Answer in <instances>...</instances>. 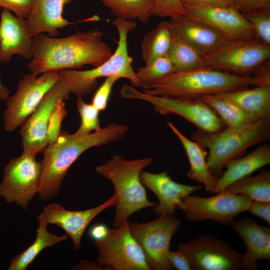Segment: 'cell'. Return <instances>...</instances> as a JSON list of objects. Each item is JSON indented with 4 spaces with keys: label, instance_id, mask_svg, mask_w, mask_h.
<instances>
[{
    "label": "cell",
    "instance_id": "19",
    "mask_svg": "<svg viewBox=\"0 0 270 270\" xmlns=\"http://www.w3.org/2000/svg\"><path fill=\"white\" fill-rule=\"evenodd\" d=\"M140 179L142 184L152 190L158 202L154 212L158 214L174 216L182 200L202 188V186H189L172 180L166 171L154 174L142 170Z\"/></svg>",
    "mask_w": 270,
    "mask_h": 270
},
{
    "label": "cell",
    "instance_id": "26",
    "mask_svg": "<svg viewBox=\"0 0 270 270\" xmlns=\"http://www.w3.org/2000/svg\"><path fill=\"white\" fill-rule=\"evenodd\" d=\"M38 226L34 242L25 250L16 256L12 260L8 270H26L38 255L45 248H50L68 238L65 234L58 236L49 232L48 224L42 220H37Z\"/></svg>",
    "mask_w": 270,
    "mask_h": 270
},
{
    "label": "cell",
    "instance_id": "22",
    "mask_svg": "<svg viewBox=\"0 0 270 270\" xmlns=\"http://www.w3.org/2000/svg\"><path fill=\"white\" fill-rule=\"evenodd\" d=\"M72 0H32L30 13L26 20L30 36L47 33L56 37L58 30L72 24L62 16L65 4Z\"/></svg>",
    "mask_w": 270,
    "mask_h": 270
},
{
    "label": "cell",
    "instance_id": "23",
    "mask_svg": "<svg viewBox=\"0 0 270 270\" xmlns=\"http://www.w3.org/2000/svg\"><path fill=\"white\" fill-rule=\"evenodd\" d=\"M270 163V146L262 144L240 158L228 162L226 170L216 179V186L212 194L224 190L230 184L251 174L260 168Z\"/></svg>",
    "mask_w": 270,
    "mask_h": 270
},
{
    "label": "cell",
    "instance_id": "39",
    "mask_svg": "<svg viewBox=\"0 0 270 270\" xmlns=\"http://www.w3.org/2000/svg\"><path fill=\"white\" fill-rule=\"evenodd\" d=\"M166 256L172 268L178 270H192L189 260L180 250H178L173 252L169 250Z\"/></svg>",
    "mask_w": 270,
    "mask_h": 270
},
{
    "label": "cell",
    "instance_id": "8",
    "mask_svg": "<svg viewBox=\"0 0 270 270\" xmlns=\"http://www.w3.org/2000/svg\"><path fill=\"white\" fill-rule=\"evenodd\" d=\"M207 67L240 76H253L270 60V46L254 40H228L204 55Z\"/></svg>",
    "mask_w": 270,
    "mask_h": 270
},
{
    "label": "cell",
    "instance_id": "40",
    "mask_svg": "<svg viewBox=\"0 0 270 270\" xmlns=\"http://www.w3.org/2000/svg\"><path fill=\"white\" fill-rule=\"evenodd\" d=\"M236 7L244 14L253 10L270 8V0H236Z\"/></svg>",
    "mask_w": 270,
    "mask_h": 270
},
{
    "label": "cell",
    "instance_id": "28",
    "mask_svg": "<svg viewBox=\"0 0 270 270\" xmlns=\"http://www.w3.org/2000/svg\"><path fill=\"white\" fill-rule=\"evenodd\" d=\"M234 194H244L254 201L270 202V172L262 170L256 176L238 180L224 190Z\"/></svg>",
    "mask_w": 270,
    "mask_h": 270
},
{
    "label": "cell",
    "instance_id": "10",
    "mask_svg": "<svg viewBox=\"0 0 270 270\" xmlns=\"http://www.w3.org/2000/svg\"><path fill=\"white\" fill-rule=\"evenodd\" d=\"M128 220L118 228L109 229L104 238L94 242L98 250L100 268L115 270H150L140 246L132 236Z\"/></svg>",
    "mask_w": 270,
    "mask_h": 270
},
{
    "label": "cell",
    "instance_id": "11",
    "mask_svg": "<svg viewBox=\"0 0 270 270\" xmlns=\"http://www.w3.org/2000/svg\"><path fill=\"white\" fill-rule=\"evenodd\" d=\"M60 80L58 72H48L38 76L24 74L17 83L16 92L6 100L2 120L4 130L14 131L38 106L46 93Z\"/></svg>",
    "mask_w": 270,
    "mask_h": 270
},
{
    "label": "cell",
    "instance_id": "2",
    "mask_svg": "<svg viewBox=\"0 0 270 270\" xmlns=\"http://www.w3.org/2000/svg\"><path fill=\"white\" fill-rule=\"evenodd\" d=\"M128 130L124 124L110 123L89 134L78 136L62 130L56 140L44 150L40 190L42 200L56 196L69 168L88 149L122 138Z\"/></svg>",
    "mask_w": 270,
    "mask_h": 270
},
{
    "label": "cell",
    "instance_id": "34",
    "mask_svg": "<svg viewBox=\"0 0 270 270\" xmlns=\"http://www.w3.org/2000/svg\"><path fill=\"white\" fill-rule=\"evenodd\" d=\"M76 106L80 116V124L74 135L83 136L100 130V111L91 103L85 102L82 96H77Z\"/></svg>",
    "mask_w": 270,
    "mask_h": 270
},
{
    "label": "cell",
    "instance_id": "21",
    "mask_svg": "<svg viewBox=\"0 0 270 270\" xmlns=\"http://www.w3.org/2000/svg\"><path fill=\"white\" fill-rule=\"evenodd\" d=\"M169 22L174 36L202 55L230 40L218 31L185 14L170 18Z\"/></svg>",
    "mask_w": 270,
    "mask_h": 270
},
{
    "label": "cell",
    "instance_id": "44",
    "mask_svg": "<svg viewBox=\"0 0 270 270\" xmlns=\"http://www.w3.org/2000/svg\"><path fill=\"white\" fill-rule=\"evenodd\" d=\"M10 96V90L3 84L0 76V100H6Z\"/></svg>",
    "mask_w": 270,
    "mask_h": 270
},
{
    "label": "cell",
    "instance_id": "20",
    "mask_svg": "<svg viewBox=\"0 0 270 270\" xmlns=\"http://www.w3.org/2000/svg\"><path fill=\"white\" fill-rule=\"evenodd\" d=\"M232 224L246 246V252L241 254L240 269L258 270V261L270 259V228L247 216L234 220Z\"/></svg>",
    "mask_w": 270,
    "mask_h": 270
},
{
    "label": "cell",
    "instance_id": "32",
    "mask_svg": "<svg viewBox=\"0 0 270 270\" xmlns=\"http://www.w3.org/2000/svg\"><path fill=\"white\" fill-rule=\"evenodd\" d=\"M174 72L171 62L166 56L145 64L138 68L136 74L141 86L148 90L154 83Z\"/></svg>",
    "mask_w": 270,
    "mask_h": 270
},
{
    "label": "cell",
    "instance_id": "33",
    "mask_svg": "<svg viewBox=\"0 0 270 270\" xmlns=\"http://www.w3.org/2000/svg\"><path fill=\"white\" fill-rule=\"evenodd\" d=\"M243 15L252 28L255 40L270 46V8L251 10Z\"/></svg>",
    "mask_w": 270,
    "mask_h": 270
},
{
    "label": "cell",
    "instance_id": "1",
    "mask_svg": "<svg viewBox=\"0 0 270 270\" xmlns=\"http://www.w3.org/2000/svg\"><path fill=\"white\" fill-rule=\"evenodd\" d=\"M97 30L76 32L66 37H50L44 34L32 36L33 56L28 68L38 76L48 72L98 66L112 54V48L102 40Z\"/></svg>",
    "mask_w": 270,
    "mask_h": 270
},
{
    "label": "cell",
    "instance_id": "9",
    "mask_svg": "<svg viewBox=\"0 0 270 270\" xmlns=\"http://www.w3.org/2000/svg\"><path fill=\"white\" fill-rule=\"evenodd\" d=\"M36 156L22 152L5 166L0 182V197L8 204L26 210L40 190L42 166Z\"/></svg>",
    "mask_w": 270,
    "mask_h": 270
},
{
    "label": "cell",
    "instance_id": "3",
    "mask_svg": "<svg viewBox=\"0 0 270 270\" xmlns=\"http://www.w3.org/2000/svg\"><path fill=\"white\" fill-rule=\"evenodd\" d=\"M270 86V76H240L204 67L172 72L154 83L143 92L152 95L195 99L248 88Z\"/></svg>",
    "mask_w": 270,
    "mask_h": 270
},
{
    "label": "cell",
    "instance_id": "17",
    "mask_svg": "<svg viewBox=\"0 0 270 270\" xmlns=\"http://www.w3.org/2000/svg\"><path fill=\"white\" fill-rule=\"evenodd\" d=\"M116 196H112L104 203L93 208L81 210H69L58 204H49L38 216L37 220H42L48 225L55 224L66 232L72 242L75 250L81 246L83 234L90 223L104 210L114 206Z\"/></svg>",
    "mask_w": 270,
    "mask_h": 270
},
{
    "label": "cell",
    "instance_id": "12",
    "mask_svg": "<svg viewBox=\"0 0 270 270\" xmlns=\"http://www.w3.org/2000/svg\"><path fill=\"white\" fill-rule=\"evenodd\" d=\"M180 224L178 218L168 214H160L146 223L130 222V232L144 252L150 270H172L166 253Z\"/></svg>",
    "mask_w": 270,
    "mask_h": 270
},
{
    "label": "cell",
    "instance_id": "42",
    "mask_svg": "<svg viewBox=\"0 0 270 270\" xmlns=\"http://www.w3.org/2000/svg\"><path fill=\"white\" fill-rule=\"evenodd\" d=\"M184 6H236V0H180Z\"/></svg>",
    "mask_w": 270,
    "mask_h": 270
},
{
    "label": "cell",
    "instance_id": "16",
    "mask_svg": "<svg viewBox=\"0 0 270 270\" xmlns=\"http://www.w3.org/2000/svg\"><path fill=\"white\" fill-rule=\"evenodd\" d=\"M185 15L218 31L230 40H254L252 28L234 6H184Z\"/></svg>",
    "mask_w": 270,
    "mask_h": 270
},
{
    "label": "cell",
    "instance_id": "31",
    "mask_svg": "<svg viewBox=\"0 0 270 270\" xmlns=\"http://www.w3.org/2000/svg\"><path fill=\"white\" fill-rule=\"evenodd\" d=\"M166 56L174 66V72H182L207 67L204 55L174 36Z\"/></svg>",
    "mask_w": 270,
    "mask_h": 270
},
{
    "label": "cell",
    "instance_id": "15",
    "mask_svg": "<svg viewBox=\"0 0 270 270\" xmlns=\"http://www.w3.org/2000/svg\"><path fill=\"white\" fill-rule=\"evenodd\" d=\"M70 93L60 79L48 90L34 112L20 126L24 152L36 156L48 145L46 132L52 112L60 99H68Z\"/></svg>",
    "mask_w": 270,
    "mask_h": 270
},
{
    "label": "cell",
    "instance_id": "24",
    "mask_svg": "<svg viewBox=\"0 0 270 270\" xmlns=\"http://www.w3.org/2000/svg\"><path fill=\"white\" fill-rule=\"evenodd\" d=\"M168 124L180 142L186 154L190 166L188 176L204 184L206 191L212 193L216 178L208 167L206 148L198 142L188 138L172 122H168Z\"/></svg>",
    "mask_w": 270,
    "mask_h": 270
},
{
    "label": "cell",
    "instance_id": "14",
    "mask_svg": "<svg viewBox=\"0 0 270 270\" xmlns=\"http://www.w3.org/2000/svg\"><path fill=\"white\" fill-rule=\"evenodd\" d=\"M178 250L188 258L192 270H238L241 254L228 243L210 235H200Z\"/></svg>",
    "mask_w": 270,
    "mask_h": 270
},
{
    "label": "cell",
    "instance_id": "36",
    "mask_svg": "<svg viewBox=\"0 0 270 270\" xmlns=\"http://www.w3.org/2000/svg\"><path fill=\"white\" fill-rule=\"evenodd\" d=\"M185 14L180 0H154L152 16L175 18Z\"/></svg>",
    "mask_w": 270,
    "mask_h": 270
},
{
    "label": "cell",
    "instance_id": "13",
    "mask_svg": "<svg viewBox=\"0 0 270 270\" xmlns=\"http://www.w3.org/2000/svg\"><path fill=\"white\" fill-rule=\"evenodd\" d=\"M252 202L246 194L222 190L210 197L188 195L178 208L189 220H212L228 225L232 223L237 214L248 210Z\"/></svg>",
    "mask_w": 270,
    "mask_h": 270
},
{
    "label": "cell",
    "instance_id": "7",
    "mask_svg": "<svg viewBox=\"0 0 270 270\" xmlns=\"http://www.w3.org/2000/svg\"><path fill=\"white\" fill-rule=\"evenodd\" d=\"M120 94L124 98L148 102L160 114L180 116L204 131L214 132L226 126L216 112L198 98L187 99L152 95L130 85L123 86Z\"/></svg>",
    "mask_w": 270,
    "mask_h": 270
},
{
    "label": "cell",
    "instance_id": "35",
    "mask_svg": "<svg viewBox=\"0 0 270 270\" xmlns=\"http://www.w3.org/2000/svg\"><path fill=\"white\" fill-rule=\"evenodd\" d=\"M64 101L63 99L58 100L52 112L47 128L48 144L54 142L62 132V122L67 114Z\"/></svg>",
    "mask_w": 270,
    "mask_h": 270
},
{
    "label": "cell",
    "instance_id": "30",
    "mask_svg": "<svg viewBox=\"0 0 270 270\" xmlns=\"http://www.w3.org/2000/svg\"><path fill=\"white\" fill-rule=\"evenodd\" d=\"M117 18L148 22L154 0H100Z\"/></svg>",
    "mask_w": 270,
    "mask_h": 270
},
{
    "label": "cell",
    "instance_id": "5",
    "mask_svg": "<svg viewBox=\"0 0 270 270\" xmlns=\"http://www.w3.org/2000/svg\"><path fill=\"white\" fill-rule=\"evenodd\" d=\"M191 138L208 148L207 164L217 179L228 162L238 156L250 146L270 140V118L246 125L226 126L214 132L198 129Z\"/></svg>",
    "mask_w": 270,
    "mask_h": 270
},
{
    "label": "cell",
    "instance_id": "43",
    "mask_svg": "<svg viewBox=\"0 0 270 270\" xmlns=\"http://www.w3.org/2000/svg\"><path fill=\"white\" fill-rule=\"evenodd\" d=\"M108 230L104 224H98L90 228L88 232L89 236L94 242L98 241L105 238Z\"/></svg>",
    "mask_w": 270,
    "mask_h": 270
},
{
    "label": "cell",
    "instance_id": "37",
    "mask_svg": "<svg viewBox=\"0 0 270 270\" xmlns=\"http://www.w3.org/2000/svg\"><path fill=\"white\" fill-rule=\"evenodd\" d=\"M120 78L111 76L106 78L94 94L92 104L100 111L104 110L108 106L110 96L114 84Z\"/></svg>",
    "mask_w": 270,
    "mask_h": 270
},
{
    "label": "cell",
    "instance_id": "29",
    "mask_svg": "<svg viewBox=\"0 0 270 270\" xmlns=\"http://www.w3.org/2000/svg\"><path fill=\"white\" fill-rule=\"evenodd\" d=\"M198 98L210 106L226 126L246 125L260 120L232 102L216 94L204 95Z\"/></svg>",
    "mask_w": 270,
    "mask_h": 270
},
{
    "label": "cell",
    "instance_id": "25",
    "mask_svg": "<svg viewBox=\"0 0 270 270\" xmlns=\"http://www.w3.org/2000/svg\"><path fill=\"white\" fill-rule=\"evenodd\" d=\"M238 106L258 120L270 118V86H259L216 94Z\"/></svg>",
    "mask_w": 270,
    "mask_h": 270
},
{
    "label": "cell",
    "instance_id": "18",
    "mask_svg": "<svg viewBox=\"0 0 270 270\" xmlns=\"http://www.w3.org/2000/svg\"><path fill=\"white\" fill-rule=\"evenodd\" d=\"M15 54L31 60L33 56L32 37L26 19L3 8L0 18V62H10Z\"/></svg>",
    "mask_w": 270,
    "mask_h": 270
},
{
    "label": "cell",
    "instance_id": "4",
    "mask_svg": "<svg viewBox=\"0 0 270 270\" xmlns=\"http://www.w3.org/2000/svg\"><path fill=\"white\" fill-rule=\"evenodd\" d=\"M153 161L152 156L126 160L114 155L95 168L97 172L110 180L116 196L113 227L118 228L128 220L134 213L142 209L155 206L157 203L148 198L144 186L140 179L143 169Z\"/></svg>",
    "mask_w": 270,
    "mask_h": 270
},
{
    "label": "cell",
    "instance_id": "27",
    "mask_svg": "<svg viewBox=\"0 0 270 270\" xmlns=\"http://www.w3.org/2000/svg\"><path fill=\"white\" fill-rule=\"evenodd\" d=\"M173 34L169 21H163L148 32L141 42L142 55L145 64L166 56Z\"/></svg>",
    "mask_w": 270,
    "mask_h": 270
},
{
    "label": "cell",
    "instance_id": "41",
    "mask_svg": "<svg viewBox=\"0 0 270 270\" xmlns=\"http://www.w3.org/2000/svg\"><path fill=\"white\" fill-rule=\"evenodd\" d=\"M248 210L270 224V202L252 200Z\"/></svg>",
    "mask_w": 270,
    "mask_h": 270
},
{
    "label": "cell",
    "instance_id": "38",
    "mask_svg": "<svg viewBox=\"0 0 270 270\" xmlns=\"http://www.w3.org/2000/svg\"><path fill=\"white\" fill-rule=\"evenodd\" d=\"M32 0H0V8L14 12L19 18L27 19L30 13Z\"/></svg>",
    "mask_w": 270,
    "mask_h": 270
},
{
    "label": "cell",
    "instance_id": "6",
    "mask_svg": "<svg viewBox=\"0 0 270 270\" xmlns=\"http://www.w3.org/2000/svg\"><path fill=\"white\" fill-rule=\"evenodd\" d=\"M118 35V46L114 53L104 63L84 70L66 69L58 72L60 79L70 94L82 96L92 92L98 84V79L111 76L128 79L134 87L141 86L132 66V58L128 55V36L137 26L134 20L116 18L112 22Z\"/></svg>",
    "mask_w": 270,
    "mask_h": 270
}]
</instances>
